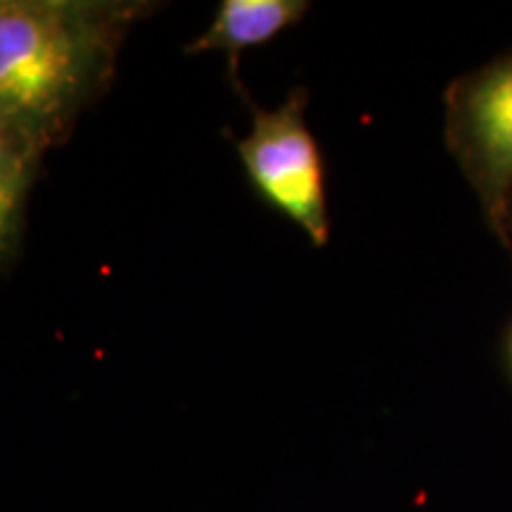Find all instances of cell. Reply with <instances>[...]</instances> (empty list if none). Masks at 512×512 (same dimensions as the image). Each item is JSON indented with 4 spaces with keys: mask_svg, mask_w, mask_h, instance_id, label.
<instances>
[{
    "mask_svg": "<svg viewBox=\"0 0 512 512\" xmlns=\"http://www.w3.org/2000/svg\"><path fill=\"white\" fill-rule=\"evenodd\" d=\"M43 152L46 147L27 128L0 117V266L15 254L24 207Z\"/></svg>",
    "mask_w": 512,
    "mask_h": 512,
    "instance_id": "277c9868",
    "label": "cell"
},
{
    "mask_svg": "<svg viewBox=\"0 0 512 512\" xmlns=\"http://www.w3.org/2000/svg\"><path fill=\"white\" fill-rule=\"evenodd\" d=\"M304 0H223L207 31L185 46L188 55L223 53L228 57V74L242 95L240 60L245 50L264 46L306 15Z\"/></svg>",
    "mask_w": 512,
    "mask_h": 512,
    "instance_id": "3957f363",
    "label": "cell"
},
{
    "mask_svg": "<svg viewBox=\"0 0 512 512\" xmlns=\"http://www.w3.org/2000/svg\"><path fill=\"white\" fill-rule=\"evenodd\" d=\"M235 147L261 200L323 247L330 238L323 159L304 119L302 95L292 93L271 110L252 102V126Z\"/></svg>",
    "mask_w": 512,
    "mask_h": 512,
    "instance_id": "7a4b0ae2",
    "label": "cell"
},
{
    "mask_svg": "<svg viewBox=\"0 0 512 512\" xmlns=\"http://www.w3.org/2000/svg\"><path fill=\"white\" fill-rule=\"evenodd\" d=\"M131 0H0V117L50 150L110 88L128 29L150 12Z\"/></svg>",
    "mask_w": 512,
    "mask_h": 512,
    "instance_id": "6da1fadb",
    "label": "cell"
},
{
    "mask_svg": "<svg viewBox=\"0 0 512 512\" xmlns=\"http://www.w3.org/2000/svg\"><path fill=\"white\" fill-rule=\"evenodd\" d=\"M467 114L489 176L512 183V64L479 83L467 102Z\"/></svg>",
    "mask_w": 512,
    "mask_h": 512,
    "instance_id": "5b68a950",
    "label": "cell"
}]
</instances>
